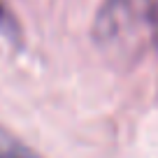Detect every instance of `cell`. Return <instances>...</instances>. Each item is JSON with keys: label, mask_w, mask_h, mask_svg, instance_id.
Wrapping results in <instances>:
<instances>
[{"label": "cell", "mask_w": 158, "mask_h": 158, "mask_svg": "<svg viewBox=\"0 0 158 158\" xmlns=\"http://www.w3.org/2000/svg\"><path fill=\"white\" fill-rule=\"evenodd\" d=\"M93 35L112 60L144 58L158 44V0H105Z\"/></svg>", "instance_id": "cell-1"}, {"label": "cell", "mask_w": 158, "mask_h": 158, "mask_svg": "<svg viewBox=\"0 0 158 158\" xmlns=\"http://www.w3.org/2000/svg\"><path fill=\"white\" fill-rule=\"evenodd\" d=\"M0 158H40V156L26 149L23 144H19L16 139L0 133Z\"/></svg>", "instance_id": "cell-2"}, {"label": "cell", "mask_w": 158, "mask_h": 158, "mask_svg": "<svg viewBox=\"0 0 158 158\" xmlns=\"http://www.w3.org/2000/svg\"><path fill=\"white\" fill-rule=\"evenodd\" d=\"M0 30H2V33H10V35L16 30V21H14V16L10 14V10L5 7L2 0H0Z\"/></svg>", "instance_id": "cell-3"}]
</instances>
